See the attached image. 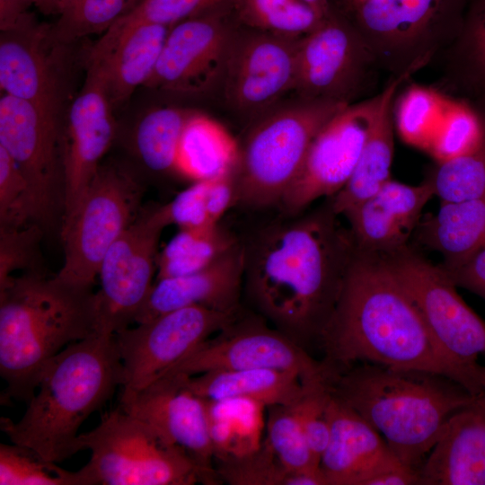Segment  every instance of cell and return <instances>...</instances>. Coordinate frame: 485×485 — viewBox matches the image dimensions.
Masks as SVG:
<instances>
[{
    "instance_id": "obj_1",
    "label": "cell",
    "mask_w": 485,
    "mask_h": 485,
    "mask_svg": "<svg viewBox=\"0 0 485 485\" xmlns=\"http://www.w3.org/2000/svg\"><path fill=\"white\" fill-rule=\"evenodd\" d=\"M330 199L254 233L244 247L243 287L260 315L305 348L319 340L357 248Z\"/></svg>"
},
{
    "instance_id": "obj_2",
    "label": "cell",
    "mask_w": 485,
    "mask_h": 485,
    "mask_svg": "<svg viewBox=\"0 0 485 485\" xmlns=\"http://www.w3.org/2000/svg\"><path fill=\"white\" fill-rule=\"evenodd\" d=\"M318 341L335 370L361 362L416 369L446 376L474 397L485 392V376L442 349L382 255L357 250Z\"/></svg>"
},
{
    "instance_id": "obj_3",
    "label": "cell",
    "mask_w": 485,
    "mask_h": 485,
    "mask_svg": "<svg viewBox=\"0 0 485 485\" xmlns=\"http://www.w3.org/2000/svg\"><path fill=\"white\" fill-rule=\"evenodd\" d=\"M97 332L93 287L42 271L0 284V375L4 396L28 402L46 365L68 345Z\"/></svg>"
},
{
    "instance_id": "obj_4",
    "label": "cell",
    "mask_w": 485,
    "mask_h": 485,
    "mask_svg": "<svg viewBox=\"0 0 485 485\" xmlns=\"http://www.w3.org/2000/svg\"><path fill=\"white\" fill-rule=\"evenodd\" d=\"M331 392L384 438L398 459L418 472L447 419L477 397L442 375L361 362L328 367Z\"/></svg>"
},
{
    "instance_id": "obj_5",
    "label": "cell",
    "mask_w": 485,
    "mask_h": 485,
    "mask_svg": "<svg viewBox=\"0 0 485 485\" xmlns=\"http://www.w3.org/2000/svg\"><path fill=\"white\" fill-rule=\"evenodd\" d=\"M123 369L114 335L74 342L44 367L22 417L1 418L13 444L58 463L83 450L79 428L121 386Z\"/></svg>"
},
{
    "instance_id": "obj_6",
    "label": "cell",
    "mask_w": 485,
    "mask_h": 485,
    "mask_svg": "<svg viewBox=\"0 0 485 485\" xmlns=\"http://www.w3.org/2000/svg\"><path fill=\"white\" fill-rule=\"evenodd\" d=\"M347 105L298 99L259 117L239 148L237 204L250 208L278 205L298 176L316 134Z\"/></svg>"
},
{
    "instance_id": "obj_7",
    "label": "cell",
    "mask_w": 485,
    "mask_h": 485,
    "mask_svg": "<svg viewBox=\"0 0 485 485\" xmlns=\"http://www.w3.org/2000/svg\"><path fill=\"white\" fill-rule=\"evenodd\" d=\"M348 18L380 68L412 75L457 37L470 0L350 2Z\"/></svg>"
},
{
    "instance_id": "obj_8",
    "label": "cell",
    "mask_w": 485,
    "mask_h": 485,
    "mask_svg": "<svg viewBox=\"0 0 485 485\" xmlns=\"http://www.w3.org/2000/svg\"><path fill=\"white\" fill-rule=\"evenodd\" d=\"M79 441L91 451L83 469L92 485H192L217 477L119 406Z\"/></svg>"
},
{
    "instance_id": "obj_9",
    "label": "cell",
    "mask_w": 485,
    "mask_h": 485,
    "mask_svg": "<svg viewBox=\"0 0 485 485\" xmlns=\"http://www.w3.org/2000/svg\"><path fill=\"white\" fill-rule=\"evenodd\" d=\"M145 187L131 171L101 163L73 216L61 225L60 278L93 287L111 245L138 216Z\"/></svg>"
},
{
    "instance_id": "obj_10",
    "label": "cell",
    "mask_w": 485,
    "mask_h": 485,
    "mask_svg": "<svg viewBox=\"0 0 485 485\" xmlns=\"http://www.w3.org/2000/svg\"><path fill=\"white\" fill-rule=\"evenodd\" d=\"M382 256L442 349L462 366L485 376V366L478 362L485 353V322L459 295L443 269L409 246Z\"/></svg>"
},
{
    "instance_id": "obj_11",
    "label": "cell",
    "mask_w": 485,
    "mask_h": 485,
    "mask_svg": "<svg viewBox=\"0 0 485 485\" xmlns=\"http://www.w3.org/2000/svg\"><path fill=\"white\" fill-rule=\"evenodd\" d=\"M236 319L237 312L194 305L115 333L123 369L120 401L164 376L199 344Z\"/></svg>"
},
{
    "instance_id": "obj_12",
    "label": "cell",
    "mask_w": 485,
    "mask_h": 485,
    "mask_svg": "<svg viewBox=\"0 0 485 485\" xmlns=\"http://www.w3.org/2000/svg\"><path fill=\"white\" fill-rule=\"evenodd\" d=\"M388 91L389 84L378 94L347 105L319 130L298 176L278 204L285 216L302 213L347 184Z\"/></svg>"
},
{
    "instance_id": "obj_13",
    "label": "cell",
    "mask_w": 485,
    "mask_h": 485,
    "mask_svg": "<svg viewBox=\"0 0 485 485\" xmlns=\"http://www.w3.org/2000/svg\"><path fill=\"white\" fill-rule=\"evenodd\" d=\"M238 25L233 0L174 24L144 86L182 95L215 90L222 84Z\"/></svg>"
},
{
    "instance_id": "obj_14",
    "label": "cell",
    "mask_w": 485,
    "mask_h": 485,
    "mask_svg": "<svg viewBox=\"0 0 485 485\" xmlns=\"http://www.w3.org/2000/svg\"><path fill=\"white\" fill-rule=\"evenodd\" d=\"M380 68L348 17L335 11L303 37L294 91L299 99L353 103Z\"/></svg>"
},
{
    "instance_id": "obj_15",
    "label": "cell",
    "mask_w": 485,
    "mask_h": 485,
    "mask_svg": "<svg viewBox=\"0 0 485 485\" xmlns=\"http://www.w3.org/2000/svg\"><path fill=\"white\" fill-rule=\"evenodd\" d=\"M165 227L156 206L141 208L107 251L98 275V333L112 336L136 323L154 286L157 248Z\"/></svg>"
},
{
    "instance_id": "obj_16",
    "label": "cell",
    "mask_w": 485,
    "mask_h": 485,
    "mask_svg": "<svg viewBox=\"0 0 485 485\" xmlns=\"http://www.w3.org/2000/svg\"><path fill=\"white\" fill-rule=\"evenodd\" d=\"M58 114L26 100L2 93L0 146L15 161L31 191L35 223L51 224L63 211V174Z\"/></svg>"
},
{
    "instance_id": "obj_17",
    "label": "cell",
    "mask_w": 485,
    "mask_h": 485,
    "mask_svg": "<svg viewBox=\"0 0 485 485\" xmlns=\"http://www.w3.org/2000/svg\"><path fill=\"white\" fill-rule=\"evenodd\" d=\"M301 40L239 24L221 84L227 104L258 119L294 91Z\"/></svg>"
},
{
    "instance_id": "obj_18",
    "label": "cell",
    "mask_w": 485,
    "mask_h": 485,
    "mask_svg": "<svg viewBox=\"0 0 485 485\" xmlns=\"http://www.w3.org/2000/svg\"><path fill=\"white\" fill-rule=\"evenodd\" d=\"M251 368L288 371L306 382L323 372V364L278 329L254 319H236L216 337L199 344L166 375L192 376L209 371Z\"/></svg>"
},
{
    "instance_id": "obj_19",
    "label": "cell",
    "mask_w": 485,
    "mask_h": 485,
    "mask_svg": "<svg viewBox=\"0 0 485 485\" xmlns=\"http://www.w3.org/2000/svg\"><path fill=\"white\" fill-rule=\"evenodd\" d=\"M112 110L98 69L87 64L84 84L70 105L63 129L60 128L64 185L61 225L76 211L115 138Z\"/></svg>"
},
{
    "instance_id": "obj_20",
    "label": "cell",
    "mask_w": 485,
    "mask_h": 485,
    "mask_svg": "<svg viewBox=\"0 0 485 485\" xmlns=\"http://www.w3.org/2000/svg\"><path fill=\"white\" fill-rule=\"evenodd\" d=\"M119 407L146 424L165 444L217 475L212 466L207 401L189 387L186 375H166L120 401Z\"/></svg>"
},
{
    "instance_id": "obj_21",
    "label": "cell",
    "mask_w": 485,
    "mask_h": 485,
    "mask_svg": "<svg viewBox=\"0 0 485 485\" xmlns=\"http://www.w3.org/2000/svg\"><path fill=\"white\" fill-rule=\"evenodd\" d=\"M58 43L51 25L38 22L34 14L17 28L1 31L2 93L58 114L62 77L54 57Z\"/></svg>"
},
{
    "instance_id": "obj_22",
    "label": "cell",
    "mask_w": 485,
    "mask_h": 485,
    "mask_svg": "<svg viewBox=\"0 0 485 485\" xmlns=\"http://www.w3.org/2000/svg\"><path fill=\"white\" fill-rule=\"evenodd\" d=\"M434 197L429 183L409 185L390 179L375 193L345 211L358 251L388 255L408 247L422 211Z\"/></svg>"
},
{
    "instance_id": "obj_23",
    "label": "cell",
    "mask_w": 485,
    "mask_h": 485,
    "mask_svg": "<svg viewBox=\"0 0 485 485\" xmlns=\"http://www.w3.org/2000/svg\"><path fill=\"white\" fill-rule=\"evenodd\" d=\"M328 413L331 436L320 460L327 485H363L380 472L405 466L380 433L331 391Z\"/></svg>"
},
{
    "instance_id": "obj_24",
    "label": "cell",
    "mask_w": 485,
    "mask_h": 485,
    "mask_svg": "<svg viewBox=\"0 0 485 485\" xmlns=\"http://www.w3.org/2000/svg\"><path fill=\"white\" fill-rule=\"evenodd\" d=\"M244 247L238 243L210 266L181 277L156 280L136 323L189 306L238 312L244 279Z\"/></svg>"
},
{
    "instance_id": "obj_25",
    "label": "cell",
    "mask_w": 485,
    "mask_h": 485,
    "mask_svg": "<svg viewBox=\"0 0 485 485\" xmlns=\"http://www.w3.org/2000/svg\"><path fill=\"white\" fill-rule=\"evenodd\" d=\"M170 28L140 22L114 35L103 34L93 46L87 64L98 69L113 109L150 78Z\"/></svg>"
},
{
    "instance_id": "obj_26",
    "label": "cell",
    "mask_w": 485,
    "mask_h": 485,
    "mask_svg": "<svg viewBox=\"0 0 485 485\" xmlns=\"http://www.w3.org/2000/svg\"><path fill=\"white\" fill-rule=\"evenodd\" d=\"M475 401L447 419L417 472L419 485H485V410Z\"/></svg>"
},
{
    "instance_id": "obj_27",
    "label": "cell",
    "mask_w": 485,
    "mask_h": 485,
    "mask_svg": "<svg viewBox=\"0 0 485 485\" xmlns=\"http://www.w3.org/2000/svg\"><path fill=\"white\" fill-rule=\"evenodd\" d=\"M410 75L392 76L381 110L366 141L357 166L347 184L330 201L341 216L375 193L391 179L394 149L393 106L396 93Z\"/></svg>"
},
{
    "instance_id": "obj_28",
    "label": "cell",
    "mask_w": 485,
    "mask_h": 485,
    "mask_svg": "<svg viewBox=\"0 0 485 485\" xmlns=\"http://www.w3.org/2000/svg\"><path fill=\"white\" fill-rule=\"evenodd\" d=\"M187 384L205 400L243 398L269 408L295 402L304 394L307 381L288 371L251 368L209 371L187 376Z\"/></svg>"
},
{
    "instance_id": "obj_29",
    "label": "cell",
    "mask_w": 485,
    "mask_h": 485,
    "mask_svg": "<svg viewBox=\"0 0 485 485\" xmlns=\"http://www.w3.org/2000/svg\"><path fill=\"white\" fill-rule=\"evenodd\" d=\"M417 228L421 243L442 255L439 266L454 268L485 246V201L441 202Z\"/></svg>"
},
{
    "instance_id": "obj_30",
    "label": "cell",
    "mask_w": 485,
    "mask_h": 485,
    "mask_svg": "<svg viewBox=\"0 0 485 485\" xmlns=\"http://www.w3.org/2000/svg\"><path fill=\"white\" fill-rule=\"evenodd\" d=\"M240 146L218 121L192 111L177 154V172L194 181L212 180L235 170Z\"/></svg>"
},
{
    "instance_id": "obj_31",
    "label": "cell",
    "mask_w": 485,
    "mask_h": 485,
    "mask_svg": "<svg viewBox=\"0 0 485 485\" xmlns=\"http://www.w3.org/2000/svg\"><path fill=\"white\" fill-rule=\"evenodd\" d=\"M445 54L448 84L463 101L485 110V0H470L460 31Z\"/></svg>"
},
{
    "instance_id": "obj_32",
    "label": "cell",
    "mask_w": 485,
    "mask_h": 485,
    "mask_svg": "<svg viewBox=\"0 0 485 485\" xmlns=\"http://www.w3.org/2000/svg\"><path fill=\"white\" fill-rule=\"evenodd\" d=\"M206 401L215 459L219 462L243 457L261 446L265 405L243 398Z\"/></svg>"
},
{
    "instance_id": "obj_33",
    "label": "cell",
    "mask_w": 485,
    "mask_h": 485,
    "mask_svg": "<svg viewBox=\"0 0 485 485\" xmlns=\"http://www.w3.org/2000/svg\"><path fill=\"white\" fill-rule=\"evenodd\" d=\"M240 242L220 224L179 229L156 257V280L199 271L225 255Z\"/></svg>"
},
{
    "instance_id": "obj_34",
    "label": "cell",
    "mask_w": 485,
    "mask_h": 485,
    "mask_svg": "<svg viewBox=\"0 0 485 485\" xmlns=\"http://www.w3.org/2000/svg\"><path fill=\"white\" fill-rule=\"evenodd\" d=\"M191 110L159 107L137 122L130 146L138 162L157 175L177 172V154L181 134Z\"/></svg>"
},
{
    "instance_id": "obj_35",
    "label": "cell",
    "mask_w": 485,
    "mask_h": 485,
    "mask_svg": "<svg viewBox=\"0 0 485 485\" xmlns=\"http://www.w3.org/2000/svg\"><path fill=\"white\" fill-rule=\"evenodd\" d=\"M233 11L242 26L294 38L306 36L326 18L303 0H233Z\"/></svg>"
},
{
    "instance_id": "obj_36",
    "label": "cell",
    "mask_w": 485,
    "mask_h": 485,
    "mask_svg": "<svg viewBox=\"0 0 485 485\" xmlns=\"http://www.w3.org/2000/svg\"><path fill=\"white\" fill-rule=\"evenodd\" d=\"M453 98L425 86L409 87L394 101V126L410 146L428 151Z\"/></svg>"
},
{
    "instance_id": "obj_37",
    "label": "cell",
    "mask_w": 485,
    "mask_h": 485,
    "mask_svg": "<svg viewBox=\"0 0 485 485\" xmlns=\"http://www.w3.org/2000/svg\"><path fill=\"white\" fill-rule=\"evenodd\" d=\"M426 181L441 202L485 201V130L472 149L436 163Z\"/></svg>"
},
{
    "instance_id": "obj_38",
    "label": "cell",
    "mask_w": 485,
    "mask_h": 485,
    "mask_svg": "<svg viewBox=\"0 0 485 485\" xmlns=\"http://www.w3.org/2000/svg\"><path fill=\"white\" fill-rule=\"evenodd\" d=\"M297 401L268 408L264 441L288 471L295 473L320 471L305 439Z\"/></svg>"
},
{
    "instance_id": "obj_39",
    "label": "cell",
    "mask_w": 485,
    "mask_h": 485,
    "mask_svg": "<svg viewBox=\"0 0 485 485\" xmlns=\"http://www.w3.org/2000/svg\"><path fill=\"white\" fill-rule=\"evenodd\" d=\"M137 0H64L51 25L54 38L68 45L84 37L106 32Z\"/></svg>"
},
{
    "instance_id": "obj_40",
    "label": "cell",
    "mask_w": 485,
    "mask_h": 485,
    "mask_svg": "<svg viewBox=\"0 0 485 485\" xmlns=\"http://www.w3.org/2000/svg\"><path fill=\"white\" fill-rule=\"evenodd\" d=\"M217 476L233 485H319L317 472L288 471L263 440L261 446L243 457L219 461Z\"/></svg>"
},
{
    "instance_id": "obj_41",
    "label": "cell",
    "mask_w": 485,
    "mask_h": 485,
    "mask_svg": "<svg viewBox=\"0 0 485 485\" xmlns=\"http://www.w3.org/2000/svg\"><path fill=\"white\" fill-rule=\"evenodd\" d=\"M1 485H91L83 468L71 472L47 462L30 449L0 445Z\"/></svg>"
},
{
    "instance_id": "obj_42",
    "label": "cell",
    "mask_w": 485,
    "mask_h": 485,
    "mask_svg": "<svg viewBox=\"0 0 485 485\" xmlns=\"http://www.w3.org/2000/svg\"><path fill=\"white\" fill-rule=\"evenodd\" d=\"M485 130V111L463 100L453 99L428 152L436 163L459 156L472 149Z\"/></svg>"
},
{
    "instance_id": "obj_43",
    "label": "cell",
    "mask_w": 485,
    "mask_h": 485,
    "mask_svg": "<svg viewBox=\"0 0 485 485\" xmlns=\"http://www.w3.org/2000/svg\"><path fill=\"white\" fill-rule=\"evenodd\" d=\"M232 0H137L135 4L104 32L114 35L140 22L172 27Z\"/></svg>"
},
{
    "instance_id": "obj_44",
    "label": "cell",
    "mask_w": 485,
    "mask_h": 485,
    "mask_svg": "<svg viewBox=\"0 0 485 485\" xmlns=\"http://www.w3.org/2000/svg\"><path fill=\"white\" fill-rule=\"evenodd\" d=\"M29 224H36L30 186L18 164L0 146V228H20Z\"/></svg>"
},
{
    "instance_id": "obj_45",
    "label": "cell",
    "mask_w": 485,
    "mask_h": 485,
    "mask_svg": "<svg viewBox=\"0 0 485 485\" xmlns=\"http://www.w3.org/2000/svg\"><path fill=\"white\" fill-rule=\"evenodd\" d=\"M43 229L37 224L23 227L0 228V284L16 271H42L40 242Z\"/></svg>"
},
{
    "instance_id": "obj_46",
    "label": "cell",
    "mask_w": 485,
    "mask_h": 485,
    "mask_svg": "<svg viewBox=\"0 0 485 485\" xmlns=\"http://www.w3.org/2000/svg\"><path fill=\"white\" fill-rule=\"evenodd\" d=\"M157 211L165 226L191 229L217 225L209 214L208 180L195 181L170 202L157 206Z\"/></svg>"
},
{
    "instance_id": "obj_47",
    "label": "cell",
    "mask_w": 485,
    "mask_h": 485,
    "mask_svg": "<svg viewBox=\"0 0 485 485\" xmlns=\"http://www.w3.org/2000/svg\"><path fill=\"white\" fill-rule=\"evenodd\" d=\"M443 270L457 287L467 289L485 300V246L462 264Z\"/></svg>"
},
{
    "instance_id": "obj_48",
    "label": "cell",
    "mask_w": 485,
    "mask_h": 485,
    "mask_svg": "<svg viewBox=\"0 0 485 485\" xmlns=\"http://www.w3.org/2000/svg\"><path fill=\"white\" fill-rule=\"evenodd\" d=\"M35 0H0V31L17 28L30 19L33 13L29 12Z\"/></svg>"
},
{
    "instance_id": "obj_49",
    "label": "cell",
    "mask_w": 485,
    "mask_h": 485,
    "mask_svg": "<svg viewBox=\"0 0 485 485\" xmlns=\"http://www.w3.org/2000/svg\"><path fill=\"white\" fill-rule=\"evenodd\" d=\"M64 0H35V6L44 14L59 13Z\"/></svg>"
},
{
    "instance_id": "obj_50",
    "label": "cell",
    "mask_w": 485,
    "mask_h": 485,
    "mask_svg": "<svg viewBox=\"0 0 485 485\" xmlns=\"http://www.w3.org/2000/svg\"><path fill=\"white\" fill-rule=\"evenodd\" d=\"M313 9H315L321 15L327 17L332 12L329 0H303Z\"/></svg>"
},
{
    "instance_id": "obj_51",
    "label": "cell",
    "mask_w": 485,
    "mask_h": 485,
    "mask_svg": "<svg viewBox=\"0 0 485 485\" xmlns=\"http://www.w3.org/2000/svg\"><path fill=\"white\" fill-rule=\"evenodd\" d=\"M476 403L485 410V392L476 399Z\"/></svg>"
},
{
    "instance_id": "obj_52",
    "label": "cell",
    "mask_w": 485,
    "mask_h": 485,
    "mask_svg": "<svg viewBox=\"0 0 485 485\" xmlns=\"http://www.w3.org/2000/svg\"><path fill=\"white\" fill-rule=\"evenodd\" d=\"M363 1H366V0H350V2H353V3L363 2Z\"/></svg>"
}]
</instances>
